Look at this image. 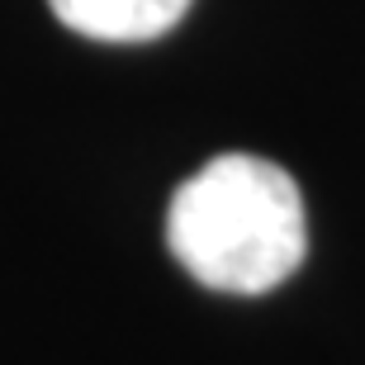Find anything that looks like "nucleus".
Returning <instances> with one entry per match:
<instances>
[{"mask_svg":"<svg viewBox=\"0 0 365 365\" xmlns=\"http://www.w3.org/2000/svg\"><path fill=\"white\" fill-rule=\"evenodd\" d=\"M166 247L209 289L266 294L284 284L309 252L294 176L247 152L204 162L171 195Z\"/></svg>","mask_w":365,"mask_h":365,"instance_id":"f257e3e1","label":"nucleus"},{"mask_svg":"<svg viewBox=\"0 0 365 365\" xmlns=\"http://www.w3.org/2000/svg\"><path fill=\"white\" fill-rule=\"evenodd\" d=\"M71 34L95 43H152L185 19L190 0H48Z\"/></svg>","mask_w":365,"mask_h":365,"instance_id":"f03ea898","label":"nucleus"}]
</instances>
